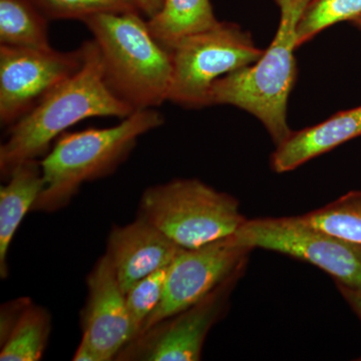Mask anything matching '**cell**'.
<instances>
[{
  "instance_id": "cell-1",
  "label": "cell",
  "mask_w": 361,
  "mask_h": 361,
  "mask_svg": "<svg viewBox=\"0 0 361 361\" xmlns=\"http://www.w3.org/2000/svg\"><path fill=\"white\" fill-rule=\"evenodd\" d=\"M82 68L66 78L11 125L0 147V173L8 179L23 161L37 160L52 141L80 121L94 116L125 118L134 110L113 94L104 82L103 63L94 39L82 42Z\"/></svg>"
},
{
  "instance_id": "cell-2",
  "label": "cell",
  "mask_w": 361,
  "mask_h": 361,
  "mask_svg": "<svg viewBox=\"0 0 361 361\" xmlns=\"http://www.w3.org/2000/svg\"><path fill=\"white\" fill-rule=\"evenodd\" d=\"M274 1L280 21L272 42L255 63L216 80L208 104L236 106L255 116L278 146L293 132L287 108L297 77L296 28L310 0Z\"/></svg>"
},
{
  "instance_id": "cell-3",
  "label": "cell",
  "mask_w": 361,
  "mask_h": 361,
  "mask_svg": "<svg viewBox=\"0 0 361 361\" xmlns=\"http://www.w3.org/2000/svg\"><path fill=\"white\" fill-rule=\"evenodd\" d=\"M164 122L160 111L148 109L135 111L114 127L63 133L40 161L44 189L32 211L54 212L68 205L82 184L115 172L137 140Z\"/></svg>"
},
{
  "instance_id": "cell-4",
  "label": "cell",
  "mask_w": 361,
  "mask_h": 361,
  "mask_svg": "<svg viewBox=\"0 0 361 361\" xmlns=\"http://www.w3.org/2000/svg\"><path fill=\"white\" fill-rule=\"evenodd\" d=\"M82 23L99 47L104 82L116 97L134 111L156 109L168 101L170 52L139 13L96 14Z\"/></svg>"
},
{
  "instance_id": "cell-5",
  "label": "cell",
  "mask_w": 361,
  "mask_h": 361,
  "mask_svg": "<svg viewBox=\"0 0 361 361\" xmlns=\"http://www.w3.org/2000/svg\"><path fill=\"white\" fill-rule=\"evenodd\" d=\"M139 217L185 249L234 235L246 222L236 198L198 179L148 188L142 195Z\"/></svg>"
},
{
  "instance_id": "cell-6",
  "label": "cell",
  "mask_w": 361,
  "mask_h": 361,
  "mask_svg": "<svg viewBox=\"0 0 361 361\" xmlns=\"http://www.w3.org/2000/svg\"><path fill=\"white\" fill-rule=\"evenodd\" d=\"M167 49L172 61L168 101L187 109L209 106V94L216 80L255 63L264 51L250 32L236 23L222 21Z\"/></svg>"
},
{
  "instance_id": "cell-7",
  "label": "cell",
  "mask_w": 361,
  "mask_h": 361,
  "mask_svg": "<svg viewBox=\"0 0 361 361\" xmlns=\"http://www.w3.org/2000/svg\"><path fill=\"white\" fill-rule=\"evenodd\" d=\"M244 245L310 263L346 286L361 288V244L310 224L302 216L246 220L235 233Z\"/></svg>"
},
{
  "instance_id": "cell-8",
  "label": "cell",
  "mask_w": 361,
  "mask_h": 361,
  "mask_svg": "<svg viewBox=\"0 0 361 361\" xmlns=\"http://www.w3.org/2000/svg\"><path fill=\"white\" fill-rule=\"evenodd\" d=\"M244 269L236 271L187 310L161 320L135 337L115 360H200L207 334L227 311L231 292Z\"/></svg>"
},
{
  "instance_id": "cell-9",
  "label": "cell",
  "mask_w": 361,
  "mask_h": 361,
  "mask_svg": "<svg viewBox=\"0 0 361 361\" xmlns=\"http://www.w3.org/2000/svg\"><path fill=\"white\" fill-rule=\"evenodd\" d=\"M85 61L82 44L71 51L0 44V122L11 127Z\"/></svg>"
},
{
  "instance_id": "cell-10",
  "label": "cell",
  "mask_w": 361,
  "mask_h": 361,
  "mask_svg": "<svg viewBox=\"0 0 361 361\" xmlns=\"http://www.w3.org/2000/svg\"><path fill=\"white\" fill-rule=\"evenodd\" d=\"M252 250L236 234L185 249L170 265L161 300L140 334L198 302L236 271L245 268Z\"/></svg>"
},
{
  "instance_id": "cell-11",
  "label": "cell",
  "mask_w": 361,
  "mask_h": 361,
  "mask_svg": "<svg viewBox=\"0 0 361 361\" xmlns=\"http://www.w3.org/2000/svg\"><path fill=\"white\" fill-rule=\"evenodd\" d=\"M87 284L89 296L82 315V338L94 349L99 361L115 360L135 334L126 294L106 254L90 273Z\"/></svg>"
},
{
  "instance_id": "cell-12",
  "label": "cell",
  "mask_w": 361,
  "mask_h": 361,
  "mask_svg": "<svg viewBox=\"0 0 361 361\" xmlns=\"http://www.w3.org/2000/svg\"><path fill=\"white\" fill-rule=\"evenodd\" d=\"M184 250L156 226L137 216L130 224L111 229L106 255L127 294L145 277L172 264Z\"/></svg>"
},
{
  "instance_id": "cell-13",
  "label": "cell",
  "mask_w": 361,
  "mask_h": 361,
  "mask_svg": "<svg viewBox=\"0 0 361 361\" xmlns=\"http://www.w3.org/2000/svg\"><path fill=\"white\" fill-rule=\"evenodd\" d=\"M361 135V106L334 114L324 122L292 132L276 146L270 165L278 174L303 164Z\"/></svg>"
},
{
  "instance_id": "cell-14",
  "label": "cell",
  "mask_w": 361,
  "mask_h": 361,
  "mask_svg": "<svg viewBox=\"0 0 361 361\" xmlns=\"http://www.w3.org/2000/svg\"><path fill=\"white\" fill-rule=\"evenodd\" d=\"M1 361H37L44 355L51 330V318L44 308L21 298L1 310Z\"/></svg>"
},
{
  "instance_id": "cell-15",
  "label": "cell",
  "mask_w": 361,
  "mask_h": 361,
  "mask_svg": "<svg viewBox=\"0 0 361 361\" xmlns=\"http://www.w3.org/2000/svg\"><path fill=\"white\" fill-rule=\"evenodd\" d=\"M42 164L23 161L14 169L8 182L0 188V275L6 278L7 253L16 230L44 189Z\"/></svg>"
},
{
  "instance_id": "cell-16",
  "label": "cell",
  "mask_w": 361,
  "mask_h": 361,
  "mask_svg": "<svg viewBox=\"0 0 361 361\" xmlns=\"http://www.w3.org/2000/svg\"><path fill=\"white\" fill-rule=\"evenodd\" d=\"M219 23L211 0H165L148 25L157 42L169 49L180 39L205 32Z\"/></svg>"
},
{
  "instance_id": "cell-17",
  "label": "cell",
  "mask_w": 361,
  "mask_h": 361,
  "mask_svg": "<svg viewBox=\"0 0 361 361\" xmlns=\"http://www.w3.org/2000/svg\"><path fill=\"white\" fill-rule=\"evenodd\" d=\"M49 18L33 0H0V44L51 49Z\"/></svg>"
},
{
  "instance_id": "cell-18",
  "label": "cell",
  "mask_w": 361,
  "mask_h": 361,
  "mask_svg": "<svg viewBox=\"0 0 361 361\" xmlns=\"http://www.w3.org/2000/svg\"><path fill=\"white\" fill-rule=\"evenodd\" d=\"M302 217L318 229L361 244V190L348 192Z\"/></svg>"
},
{
  "instance_id": "cell-19",
  "label": "cell",
  "mask_w": 361,
  "mask_h": 361,
  "mask_svg": "<svg viewBox=\"0 0 361 361\" xmlns=\"http://www.w3.org/2000/svg\"><path fill=\"white\" fill-rule=\"evenodd\" d=\"M361 16V0H310L296 28L297 47L314 39L323 30L341 21Z\"/></svg>"
},
{
  "instance_id": "cell-20",
  "label": "cell",
  "mask_w": 361,
  "mask_h": 361,
  "mask_svg": "<svg viewBox=\"0 0 361 361\" xmlns=\"http://www.w3.org/2000/svg\"><path fill=\"white\" fill-rule=\"evenodd\" d=\"M49 20H84L101 13H140L135 0H33Z\"/></svg>"
},
{
  "instance_id": "cell-21",
  "label": "cell",
  "mask_w": 361,
  "mask_h": 361,
  "mask_svg": "<svg viewBox=\"0 0 361 361\" xmlns=\"http://www.w3.org/2000/svg\"><path fill=\"white\" fill-rule=\"evenodd\" d=\"M169 268L170 265L145 277L126 294V302L134 329V339L140 336L147 320L161 300L167 282Z\"/></svg>"
},
{
  "instance_id": "cell-22",
  "label": "cell",
  "mask_w": 361,
  "mask_h": 361,
  "mask_svg": "<svg viewBox=\"0 0 361 361\" xmlns=\"http://www.w3.org/2000/svg\"><path fill=\"white\" fill-rule=\"evenodd\" d=\"M336 283L344 300L348 302L361 322V288L346 286V285L338 283V282H336Z\"/></svg>"
},
{
  "instance_id": "cell-23",
  "label": "cell",
  "mask_w": 361,
  "mask_h": 361,
  "mask_svg": "<svg viewBox=\"0 0 361 361\" xmlns=\"http://www.w3.org/2000/svg\"><path fill=\"white\" fill-rule=\"evenodd\" d=\"M73 360L75 361H99V356H97L94 349L92 348V345L82 338L80 345L75 351V355L73 356Z\"/></svg>"
},
{
  "instance_id": "cell-24",
  "label": "cell",
  "mask_w": 361,
  "mask_h": 361,
  "mask_svg": "<svg viewBox=\"0 0 361 361\" xmlns=\"http://www.w3.org/2000/svg\"><path fill=\"white\" fill-rule=\"evenodd\" d=\"M165 0H135L137 8L149 18L155 16L163 7Z\"/></svg>"
},
{
  "instance_id": "cell-25",
  "label": "cell",
  "mask_w": 361,
  "mask_h": 361,
  "mask_svg": "<svg viewBox=\"0 0 361 361\" xmlns=\"http://www.w3.org/2000/svg\"><path fill=\"white\" fill-rule=\"evenodd\" d=\"M350 23H353L355 27L360 28V30H361V16H358V18H355V20L350 21Z\"/></svg>"
}]
</instances>
